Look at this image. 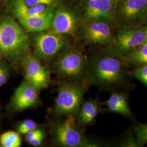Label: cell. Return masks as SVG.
Instances as JSON below:
<instances>
[{
	"label": "cell",
	"mask_w": 147,
	"mask_h": 147,
	"mask_svg": "<svg viewBox=\"0 0 147 147\" xmlns=\"http://www.w3.org/2000/svg\"><path fill=\"white\" fill-rule=\"evenodd\" d=\"M23 2L28 7H32L37 5H51L54 3V0H22Z\"/></svg>",
	"instance_id": "obj_24"
},
{
	"label": "cell",
	"mask_w": 147,
	"mask_h": 147,
	"mask_svg": "<svg viewBox=\"0 0 147 147\" xmlns=\"http://www.w3.org/2000/svg\"><path fill=\"white\" fill-rule=\"evenodd\" d=\"M86 65L84 55L79 50H72L64 53L54 62L56 71L69 78L81 77L85 71Z\"/></svg>",
	"instance_id": "obj_5"
},
{
	"label": "cell",
	"mask_w": 147,
	"mask_h": 147,
	"mask_svg": "<svg viewBox=\"0 0 147 147\" xmlns=\"http://www.w3.org/2000/svg\"><path fill=\"white\" fill-rule=\"evenodd\" d=\"M37 124L34 121L27 119L23 121L18 127V132L20 134H26L27 132L37 129Z\"/></svg>",
	"instance_id": "obj_21"
},
{
	"label": "cell",
	"mask_w": 147,
	"mask_h": 147,
	"mask_svg": "<svg viewBox=\"0 0 147 147\" xmlns=\"http://www.w3.org/2000/svg\"><path fill=\"white\" fill-rule=\"evenodd\" d=\"M0 144L3 147H19L21 139L19 134L14 131H9L0 136Z\"/></svg>",
	"instance_id": "obj_19"
},
{
	"label": "cell",
	"mask_w": 147,
	"mask_h": 147,
	"mask_svg": "<svg viewBox=\"0 0 147 147\" xmlns=\"http://www.w3.org/2000/svg\"><path fill=\"white\" fill-rule=\"evenodd\" d=\"M38 89L26 80L16 89L9 107L13 112H20L37 105Z\"/></svg>",
	"instance_id": "obj_8"
},
{
	"label": "cell",
	"mask_w": 147,
	"mask_h": 147,
	"mask_svg": "<svg viewBox=\"0 0 147 147\" xmlns=\"http://www.w3.org/2000/svg\"><path fill=\"white\" fill-rule=\"evenodd\" d=\"M84 40L90 44H104L112 38L110 26L104 21L95 20L86 24L84 28Z\"/></svg>",
	"instance_id": "obj_10"
},
{
	"label": "cell",
	"mask_w": 147,
	"mask_h": 147,
	"mask_svg": "<svg viewBox=\"0 0 147 147\" xmlns=\"http://www.w3.org/2000/svg\"><path fill=\"white\" fill-rule=\"evenodd\" d=\"M9 77V69L3 61H0V87L7 82Z\"/></svg>",
	"instance_id": "obj_23"
},
{
	"label": "cell",
	"mask_w": 147,
	"mask_h": 147,
	"mask_svg": "<svg viewBox=\"0 0 147 147\" xmlns=\"http://www.w3.org/2000/svg\"><path fill=\"white\" fill-rule=\"evenodd\" d=\"M30 51V38L13 19L0 16V58L16 63Z\"/></svg>",
	"instance_id": "obj_1"
},
{
	"label": "cell",
	"mask_w": 147,
	"mask_h": 147,
	"mask_svg": "<svg viewBox=\"0 0 147 147\" xmlns=\"http://www.w3.org/2000/svg\"><path fill=\"white\" fill-rule=\"evenodd\" d=\"M99 104L97 101L89 100L82 105L80 113L79 121L82 125H88L92 123L98 115Z\"/></svg>",
	"instance_id": "obj_18"
},
{
	"label": "cell",
	"mask_w": 147,
	"mask_h": 147,
	"mask_svg": "<svg viewBox=\"0 0 147 147\" xmlns=\"http://www.w3.org/2000/svg\"><path fill=\"white\" fill-rule=\"evenodd\" d=\"M53 134L55 142L62 147L97 146L94 143L89 142L76 127L73 116H68L67 119L55 126Z\"/></svg>",
	"instance_id": "obj_4"
},
{
	"label": "cell",
	"mask_w": 147,
	"mask_h": 147,
	"mask_svg": "<svg viewBox=\"0 0 147 147\" xmlns=\"http://www.w3.org/2000/svg\"><path fill=\"white\" fill-rule=\"evenodd\" d=\"M125 64L123 58L117 54L100 55L90 62V79L95 84L106 87L121 84L125 76Z\"/></svg>",
	"instance_id": "obj_2"
},
{
	"label": "cell",
	"mask_w": 147,
	"mask_h": 147,
	"mask_svg": "<svg viewBox=\"0 0 147 147\" xmlns=\"http://www.w3.org/2000/svg\"><path fill=\"white\" fill-rule=\"evenodd\" d=\"M22 62L27 81L38 90L48 87L50 81L49 71L36 57L28 53Z\"/></svg>",
	"instance_id": "obj_7"
},
{
	"label": "cell",
	"mask_w": 147,
	"mask_h": 147,
	"mask_svg": "<svg viewBox=\"0 0 147 147\" xmlns=\"http://www.w3.org/2000/svg\"><path fill=\"white\" fill-rule=\"evenodd\" d=\"M65 44L64 37L53 32L40 33L34 38L35 51L37 56L44 59L53 57Z\"/></svg>",
	"instance_id": "obj_6"
},
{
	"label": "cell",
	"mask_w": 147,
	"mask_h": 147,
	"mask_svg": "<svg viewBox=\"0 0 147 147\" xmlns=\"http://www.w3.org/2000/svg\"><path fill=\"white\" fill-rule=\"evenodd\" d=\"M76 27V21L73 15L65 10H58L53 15L51 25V31L59 34H71Z\"/></svg>",
	"instance_id": "obj_11"
},
{
	"label": "cell",
	"mask_w": 147,
	"mask_h": 147,
	"mask_svg": "<svg viewBox=\"0 0 147 147\" xmlns=\"http://www.w3.org/2000/svg\"><path fill=\"white\" fill-rule=\"evenodd\" d=\"M146 35H147V28H146Z\"/></svg>",
	"instance_id": "obj_27"
},
{
	"label": "cell",
	"mask_w": 147,
	"mask_h": 147,
	"mask_svg": "<svg viewBox=\"0 0 147 147\" xmlns=\"http://www.w3.org/2000/svg\"><path fill=\"white\" fill-rule=\"evenodd\" d=\"M136 136L137 141L140 146L147 143V123L141 124L134 127Z\"/></svg>",
	"instance_id": "obj_20"
},
{
	"label": "cell",
	"mask_w": 147,
	"mask_h": 147,
	"mask_svg": "<svg viewBox=\"0 0 147 147\" xmlns=\"http://www.w3.org/2000/svg\"><path fill=\"white\" fill-rule=\"evenodd\" d=\"M42 132H43V131L41 129H36L34 130L28 132L25 134L26 140L28 142H30L32 140L34 139L35 137H36L37 136L39 135Z\"/></svg>",
	"instance_id": "obj_25"
},
{
	"label": "cell",
	"mask_w": 147,
	"mask_h": 147,
	"mask_svg": "<svg viewBox=\"0 0 147 147\" xmlns=\"http://www.w3.org/2000/svg\"><path fill=\"white\" fill-rule=\"evenodd\" d=\"M147 9V0H126L122 7L123 16L127 19L138 18Z\"/></svg>",
	"instance_id": "obj_16"
},
{
	"label": "cell",
	"mask_w": 147,
	"mask_h": 147,
	"mask_svg": "<svg viewBox=\"0 0 147 147\" xmlns=\"http://www.w3.org/2000/svg\"><path fill=\"white\" fill-rule=\"evenodd\" d=\"M88 1H91V0H88Z\"/></svg>",
	"instance_id": "obj_28"
},
{
	"label": "cell",
	"mask_w": 147,
	"mask_h": 147,
	"mask_svg": "<svg viewBox=\"0 0 147 147\" xmlns=\"http://www.w3.org/2000/svg\"><path fill=\"white\" fill-rule=\"evenodd\" d=\"M111 0L89 1L86 9V15L89 19L98 20L108 18L112 11Z\"/></svg>",
	"instance_id": "obj_13"
},
{
	"label": "cell",
	"mask_w": 147,
	"mask_h": 147,
	"mask_svg": "<svg viewBox=\"0 0 147 147\" xmlns=\"http://www.w3.org/2000/svg\"><path fill=\"white\" fill-rule=\"evenodd\" d=\"M84 88L79 84L63 83L58 88L55 112L59 115L73 116L80 109Z\"/></svg>",
	"instance_id": "obj_3"
},
{
	"label": "cell",
	"mask_w": 147,
	"mask_h": 147,
	"mask_svg": "<svg viewBox=\"0 0 147 147\" xmlns=\"http://www.w3.org/2000/svg\"><path fill=\"white\" fill-rule=\"evenodd\" d=\"M123 58L125 63L128 65H147V42L126 53Z\"/></svg>",
	"instance_id": "obj_17"
},
{
	"label": "cell",
	"mask_w": 147,
	"mask_h": 147,
	"mask_svg": "<svg viewBox=\"0 0 147 147\" xmlns=\"http://www.w3.org/2000/svg\"><path fill=\"white\" fill-rule=\"evenodd\" d=\"M109 111L112 112L119 113L125 117L132 116L125 95L122 93H112L110 98L105 102Z\"/></svg>",
	"instance_id": "obj_15"
},
{
	"label": "cell",
	"mask_w": 147,
	"mask_h": 147,
	"mask_svg": "<svg viewBox=\"0 0 147 147\" xmlns=\"http://www.w3.org/2000/svg\"><path fill=\"white\" fill-rule=\"evenodd\" d=\"M11 9L13 14L17 19L22 17L41 15L51 10L49 5L42 4L28 7L22 0L14 1L11 3Z\"/></svg>",
	"instance_id": "obj_14"
},
{
	"label": "cell",
	"mask_w": 147,
	"mask_h": 147,
	"mask_svg": "<svg viewBox=\"0 0 147 147\" xmlns=\"http://www.w3.org/2000/svg\"><path fill=\"white\" fill-rule=\"evenodd\" d=\"M53 14L51 10L38 16L18 18L21 26L27 31L36 32H42L50 28Z\"/></svg>",
	"instance_id": "obj_12"
},
{
	"label": "cell",
	"mask_w": 147,
	"mask_h": 147,
	"mask_svg": "<svg viewBox=\"0 0 147 147\" xmlns=\"http://www.w3.org/2000/svg\"><path fill=\"white\" fill-rule=\"evenodd\" d=\"M147 42L146 28L134 27L119 30L117 35L119 49L127 53Z\"/></svg>",
	"instance_id": "obj_9"
},
{
	"label": "cell",
	"mask_w": 147,
	"mask_h": 147,
	"mask_svg": "<svg viewBox=\"0 0 147 147\" xmlns=\"http://www.w3.org/2000/svg\"><path fill=\"white\" fill-rule=\"evenodd\" d=\"M132 73L135 78L147 86V64L135 69Z\"/></svg>",
	"instance_id": "obj_22"
},
{
	"label": "cell",
	"mask_w": 147,
	"mask_h": 147,
	"mask_svg": "<svg viewBox=\"0 0 147 147\" xmlns=\"http://www.w3.org/2000/svg\"><path fill=\"white\" fill-rule=\"evenodd\" d=\"M44 132H42L39 135L35 137L34 139L32 140L31 141L28 143L34 147H39L42 144V141L44 140Z\"/></svg>",
	"instance_id": "obj_26"
}]
</instances>
